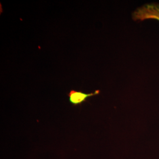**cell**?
<instances>
[{
  "mask_svg": "<svg viewBox=\"0 0 159 159\" xmlns=\"http://www.w3.org/2000/svg\"><path fill=\"white\" fill-rule=\"evenodd\" d=\"M132 19L134 21L140 22L148 20H155L159 21V3H146L138 7L133 12Z\"/></svg>",
  "mask_w": 159,
  "mask_h": 159,
  "instance_id": "cell-1",
  "label": "cell"
},
{
  "mask_svg": "<svg viewBox=\"0 0 159 159\" xmlns=\"http://www.w3.org/2000/svg\"><path fill=\"white\" fill-rule=\"evenodd\" d=\"M100 90H97L94 93H84L83 91H75L74 90H71L68 93L69 102L73 106L80 105L83 102H86L87 99L91 96L99 94Z\"/></svg>",
  "mask_w": 159,
  "mask_h": 159,
  "instance_id": "cell-2",
  "label": "cell"
}]
</instances>
